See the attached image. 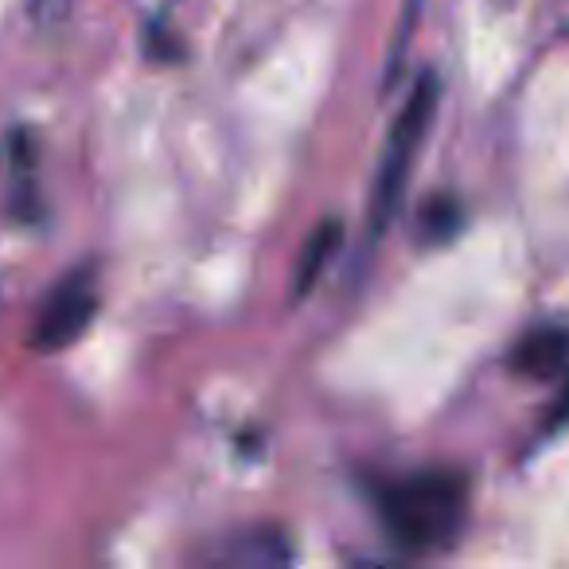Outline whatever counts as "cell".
Returning a JSON list of instances; mask_svg holds the SVG:
<instances>
[{
    "mask_svg": "<svg viewBox=\"0 0 569 569\" xmlns=\"http://www.w3.org/2000/svg\"><path fill=\"white\" fill-rule=\"evenodd\" d=\"M98 312V289H94V277L87 269L79 273L63 277V281L51 289V297L43 301L40 309V320H36V332H32V343L40 351H63L79 340L82 332L90 328Z\"/></svg>",
    "mask_w": 569,
    "mask_h": 569,
    "instance_id": "3957f363",
    "label": "cell"
},
{
    "mask_svg": "<svg viewBox=\"0 0 569 569\" xmlns=\"http://www.w3.org/2000/svg\"><path fill=\"white\" fill-rule=\"evenodd\" d=\"M433 113H437V74L426 71L410 87L395 126H390L387 144H382L371 203H367V242L371 246L387 234L398 207H402V196H406V188H410V176H413V160H418L421 144H426V133H429V126H433Z\"/></svg>",
    "mask_w": 569,
    "mask_h": 569,
    "instance_id": "7a4b0ae2",
    "label": "cell"
},
{
    "mask_svg": "<svg viewBox=\"0 0 569 569\" xmlns=\"http://www.w3.org/2000/svg\"><path fill=\"white\" fill-rule=\"evenodd\" d=\"M219 561H227V566H277V561H289V538L273 527L242 530L230 538Z\"/></svg>",
    "mask_w": 569,
    "mask_h": 569,
    "instance_id": "277c9868",
    "label": "cell"
},
{
    "mask_svg": "<svg viewBox=\"0 0 569 569\" xmlns=\"http://www.w3.org/2000/svg\"><path fill=\"white\" fill-rule=\"evenodd\" d=\"M569 351V336L566 332H535L530 340L519 343V351H515V363L522 367V371L530 375H550L553 367L566 359Z\"/></svg>",
    "mask_w": 569,
    "mask_h": 569,
    "instance_id": "8992f818",
    "label": "cell"
},
{
    "mask_svg": "<svg viewBox=\"0 0 569 569\" xmlns=\"http://www.w3.org/2000/svg\"><path fill=\"white\" fill-rule=\"evenodd\" d=\"M421 4H426V0H402V24H398V32H395V56H390V79H395V74H398V63H402L406 48H410V36H413V28H418Z\"/></svg>",
    "mask_w": 569,
    "mask_h": 569,
    "instance_id": "52a82bcc",
    "label": "cell"
},
{
    "mask_svg": "<svg viewBox=\"0 0 569 569\" xmlns=\"http://www.w3.org/2000/svg\"><path fill=\"white\" fill-rule=\"evenodd\" d=\"M468 488L460 472L421 468L379 491V515L390 538L406 550H437L449 546L465 522Z\"/></svg>",
    "mask_w": 569,
    "mask_h": 569,
    "instance_id": "6da1fadb",
    "label": "cell"
},
{
    "mask_svg": "<svg viewBox=\"0 0 569 569\" xmlns=\"http://www.w3.org/2000/svg\"><path fill=\"white\" fill-rule=\"evenodd\" d=\"M340 238H343V227L336 219H325L317 230L309 234L301 250V261H297V277H293V289L297 293H309L317 277L325 273V266L332 261V253L340 250Z\"/></svg>",
    "mask_w": 569,
    "mask_h": 569,
    "instance_id": "5b68a950",
    "label": "cell"
}]
</instances>
